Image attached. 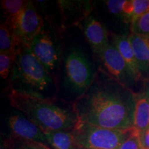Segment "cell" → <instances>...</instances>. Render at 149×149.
Returning a JSON list of instances; mask_svg holds the SVG:
<instances>
[{"label":"cell","instance_id":"7402d4cb","mask_svg":"<svg viewBox=\"0 0 149 149\" xmlns=\"http://www.w3.org/2000/svg\"><path fill=\"white\" fill-rule=\"evenodd\" d=\"M133 3L134 12L132 21L149 11V0H133Z\"/></svg>","mask_w":149,"mask_h":149},{"label":"cell","instance_id":"603a6c76","mask_svg":"<svg viewBox=\"0 0 149 149\" xmlns=\"http://www.w3.org/2000/svg\"><path fill=\"white\" fill-rule=\"evenodd\" d=\"M141 142L142 149H149V128L141 133Z\"/></svg>","mask_w":149,"mask_h":149},{"label":"cell","instance_id":"4fadbf2b","mask_svg":"<svg viewBox=\"0 0 149 149\" xmlns=\"http://www.w3.org/2000/svg\"><path fill=\"white\" fill-rule=\"evenodd\" d=\"M134 127L140 133L149 128V91L134 94Z\"/></svg>","mask_w":149,"mask_h":149},{"label":"cell","instance_id":"3957f363","mask_svg":"<svg viewBox=\"0 0 149 149\" xmlns=\"http://www.w3.org/2000/svg\"><path fill=\"white\" fill-rule=\"evenodd\" d=\"M130 130L109 129L78 120L72 131L81 148L119 149Z\"/></svg>","mask_w":149,"mask_h":149},{"label":"cell","instance_id":"8fae6325","mask_svg":"<svg viewBox=\"0 0 149 149\" xmlns=\"http://www.w3.org/2000/svg\"><path fill=\"white\" fill-rule=\"evenodd\" d=\"M113 44L116 47L117 51L126 61L134 80L137 81L140 79L141 74L129 36L115 35L113 37Z\"/></svg>","mask_w":149,"mask_h":149},{"label":"cell","instance_id":"ffe728a7","mask_svg":"<svg viewBox=\"0 0 149 149\" xmlns=\"http://www.w3.org/2000/svg\"><path fill=\"white\" fill-rule=\"evenodd\" d=\"M10 149H46V145L42 143L24 140L14 137Z\"/></svg>","mask_w":149,"mask_h":149},{"label":"cell","instance_id":"44dd1931","mask_svg":"<svg viewBox=\"0 0 149 149\" xmlns=\"http://www.w3.org/2000/svg\"><path fill=\"white\" fill-rule=\"evenodd\" d=\"M126 1V0H108L105 1V3L111 13L122 17Z\"/></svg>","mask_w":149,"mask_h":149},{"label":"cell","instance_id":"9c48e42d","mask_svg":"<svg viewBox=\"0 0 149 149\" xmlns=\"http://www.w3.org/2000/svg\"><path fill=\"white\" fill-rule=\"evenodd\" d=\"M8 124L15 137L46 144L44 132L28 118L13 115L9 118Z\"/></svg>","mask_w":149,"mask_h":149},{"label":"cell","instance_id":"d4e9b609","mask_svg":"<svg viewBox=\"0 0 149 149\" xmlns=\"http://www.w3.org/2000/svg\"><path fill=\"white\" fill-rule=\"evenodd\" d=\"M81 149H84V148H81Z\"/></svg>","mask_w":149,"mask_h":149},{"label":"cell","instance_id":"d6986e66","mask_svg":"<svg viewBox=\"0 0 149 149\" xmlns=\"http://www.w3.org/2000/svg\"><path fill=\"white\" fill-rule=\"evenodd\" d=\"M119 149H142L140 132L135 127L130 128L128 137L123 141Z\"/></svg>","mask_w":149,"mask_h":149},{"label":"cell","instance_id":"277c9868","mask_svg":"<svg viewBox=\"0 0 149 149\" xmlns=\"http://www.w3.org/2000/svg\"><path fill=\"white\" fill-rule=\"evenodd\" d=\"M12 72L13 77L37 92L46 90L52 84L51 74L27 46L18 51Z\"/></svg>","mask_w":149,"mask_h":149},{"label":"cell","instance_id":"7c38bea8","mask_svg":"<svg viewBox=\"0 0 149 149\" xmlns=\"http://www.w3.org/2000/svg\"><path fill=\"white\" fill-rule=\"evenodd\" d=\"M141 77L149 78V37L131 33L129 35Z\"/></svg>","mask_w":149,"mask_h":149},{"label":"cell","instance_id":"7a4b0ae2","mask_svg":"<svg viewBox=\"0 0 149 149\" xmlns=\"http://www.w3.org/2000/svg\"><path fill=\"white\" fill-rule=\"evenodd\" d=\"M8 98L10 105L44 132L71 130L78 119L74 113L33 92L12 88Z\"/></svg>","mask_w":149,"mask_h":149},{"label":"cell","instance_id":"30bf717a","mask_svg":"<svg viewBox=\"0 0 149 149\" xmlns=\"http://www.w3.org/2000/svg\"><path fill=\"white\" fill-rule=\"evenodd\" d=\"M82 29L94 53L97 54L109 44L108 35L104 25L93 16H88L84 20Z\"/></svg>","mask_w":149,"mask_h":149},{"label":"cell","instance_id":"6da1fadb","mask_svg":"<svg viewBox=\"0 0 149 149\" xmlns=\"http://www.w3.org/2000/svg\"><path fill=\"white\" fill-rule=\"evenodd\" d=\"M120 84L97 82L74 102L78 120L109 129L125 130L134 127V94Z\"/></svg>","mask_w":149,"mask_h":149},{"label":"cell","instance_id":"ac0fdd59","mask_svg":"<svg viewBox=\"0 0 149 149\" xmlns=\"http://www.w3.org/2000/svg\"><path fill=\"white\" fill-rule=\"evenodd\" d=\"M16 55L10 53H0V75L3 79H7L13 71Z\"/></svg>","mask_w":149,"mask_h":149},{"label":"cell","instance_id":"9a60e30c","mask_svg":"<svg viewBox=\"0 0 149 149\" xmlns=\"http://www.w3.org/2000/svg\"><path fill=\"white\" fill-rule=\"evenodd\" d=\"M22 47L15 35L12 25L6 20L0 26V53L17 55Z\"/></svg>","mask_w":149,"mask_h":149},{"label":"cell","instance_id":"5b68a950","mask_svg":"<svg viewBox=\"0 0 149 149\" xmlns=\"http://www.w3.org/2000/svg\"><path fill=\"white\" fill-rule=\"evenodd\" d=\"M66 77L70 87L84 94L92 85L93 77L89 62L82 52L73 48L65 58Z\"/></svg>","mask_w":149,"mask_h":149},{"label":"cell","instance_id":"2e32d148","mask_svg":"<svg viewBox=\"0 0 149 149\" xmlns=\"http://www.w3.org/2000/svg\"><path fill=\"white\" fill-rule=\"evenodd\" d=\"M28 1L24 0H3L1 1V8L6 15V21L13 25L23 10Z\"/></svg>","mask_w":149,"mask_h":149},{"label":"cell","instance_id":"5bb4252c","mask_svg":"<svg viewBox=\"0 0 149 149\" xmlns=\"http://www.w3.org/2000/svg\"><path fill=\"white\" fill-rule=\"evenodd\" d=\"M46 143L52 149H81L71 130L44 132Z\"/></svg>","mask_w":149,"mask_h":149},{"label":"cell","instance_id":"ba28073f","mask_svg":"<svg viewBox=\"0 0 149 149\" xmlns=\"http://www.w3.org/2000/svg\"><path fill=\"white\" fill-rule=\"evenodd\" d=\"M29 48L51 74L57 66L59 53L50 33L43 29L42 32L32 41Z\"/></svg>","mask_w":149,"mask_h":149},{"label":"cell","instance_id":"e0dca14e","mask_svg":"<svg viewBox=\"0 0 149 149\" xmlns=\"http://www.w3.org/2000/svg\"><path fill=\"white\" fill-rule=\"evenodd\" d=\"M131 33L149 37V11L130 22Z\"/></svg>","mask_w":149,"mask_h":149},{"label":"cell","instance_id":"8992f818","mask_svg":"<svg viewBox=\"0 0 149 149\" xmlns=\"http://www.w3.org/2000/svg\"><path fill=\"white\" fill-rule=\"evenodd\" d=\"M12 26L20 44L29 47L32 41L42 31L44 23L33 1H28L26 6Z\"/></svg>","mask_w":149,"mask_h":149},{"label":"cell","instance_id":"cb8c5ba5","mask_svg":"<svg viewBox=\"0 0 149 149\" xmlns=\"http://www.w3.org/2000/svg\"><path fill=\"white\" fill-rule=\"evenodd\" d=\"M46 149H52L51 147L49 146H47V145H46Z\"/></svg>","mask_w":149,"mask_h":149},{"label":"cell","instance_id":"52a82bcc","mask_svg":"<svg viewBox=\"0 0 149 149\" xmlns=\"http://www.w3.org/2000/svg\"><path fill=\"white\" fill-rule=\"evenodd\" d=\"M96 55L114 81L125 87L130 81H135L126 61L113 44L109 43Z\"/></svg>","mask_w":149,"mask_h":149}]
</instances>
